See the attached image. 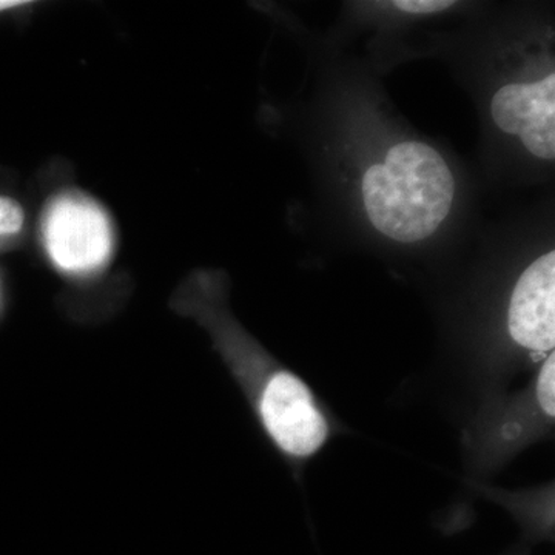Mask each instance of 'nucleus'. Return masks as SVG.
<instances>
[{"label":"nucleus","instance_id":"obj_1","mask_svg":"<svg viewBox=\"0 0 555 555\" xmlns=\"http://www.w3.org/2000/svg\"><path fill=\"white\" fill-rule=\"evenodd\" d=\"M207 326L217 339L219 352L246 393L270 440L292 459H308L326 443L331 427L318 406L310 387L278 364L211 309Z\"/></svg>","mask_w":555,"mask_h":555},{"label":"nucleus","instance_id":"obj_2","mask_svg":"<svg viewBox=\"0 0 555 555\" xmlns=\"http://www.w3.org/2000/svg\"><path fill=\"white\" fill-rule=\"evenodd\" d=\"M455 181L447 160L420 141L400 142L363 177L369 221L400 243H418L443 224L454 203Z\"/></svg>","mask_w":555,"mask_h":555},{"label":"nucleus","instance_id":"obj_3","mask_svg":"<svg viewBox=\"0 0 555 555\" xmlns=\"http://www.w3.org/2000/svg\"><path fill=\"white\" fill-rule=\"evenodd\" d=\"M43 246L68 275H89L107 264L113 251V229L96 203L76 193L57 196L42 221Z\"/></svg>","mask_w":555,"mask_h":555},{"label":"nucleus","instance_id":"obj_4","mask_svg":"<svg viewBox=\"0 0 555 555\" xmlns=\"http://www.w3.org/2000/svg\"><path fill=\"white\" fill-rule=\"evenodd\" d=\"M495 126L517 134L535 158H555V75L535 82L507 83L491 102Z\"/></svg>","mask_w":555,"mask_h":555},{"label":"nucleus","instance_id":"obj_5","mask_svg":"<svg viewBox=\"0 0 555 555\" xmlns=\"http://www.w3.org/2000/svg\"><path fill=\"white\" fill-rule=\"evenodd\" d=\"M507 331L531 352H553L555 345V254L537 258L521 273L511 295Z\"/></svg>","mask_w":555,"mask_h":555},{"label":"nucleus","instance_id":"obj_6","mask_svg":"<svg viewBox=\"0 0 555 555\" xmlns=\"http://www.w3.org/2000/svg\"><path fill=\"white\" fill-rule=\"evenodd\" d=\"M24 225V211L16 201L0 196V238L16 235Z\"/></svg>","mask_w":555,"mask_h":555},{"label":"nucleus","instance_id":"obj_7","mask_svg":"<svg viewBox=\"0 0 555 555\" xmlns=\"http://www.w3.org/2000/svg\"><path fill=\"white\" fill-rule=\"evenodd\" d=\"M397 10L409 14H434L451 9V0H397L392 2Z\"/></svg>","mask_w":555,"mask_h":555},{"label":"nucleus","instance_id":"obj_8","mask_svg":"<svg viewBox=\"0 0 555 555\" xmlns=\"http://www.w3.org/2000/svg\"><path fill=\"white\" fill-rule=\"evenodd\" d=\"M25 0H0V11L17 9V7L25 5Z\"/></svg>","mask_w":555,"mask_h":555}]
</instances>
